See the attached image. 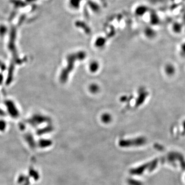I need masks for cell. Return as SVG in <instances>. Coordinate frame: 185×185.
Returning <instances> with one entry per match:
<instances>
[{"instance_id": "cell-1", "label": "cell", "mask_w": 185, "mask_h": 185, "mask_svg": "<svg viewBox=\"0 0 185 185\" xmlns=\"http://www.w3.org/2000/svg\"><path fill=\"white\" fill-rule=\"evenodd\" d=\"M86 53L84 51H78L75 53L69 54L67 56V65L61 71L60 76V80L61 83H64L67 81L69 74L74 69L76 61L83 60L86 58Z\"/></svg>"}, {"instance_id": "cell-2", "label": "cell", "mask_w": 185, "mask_h": 185, "mask_svg": "<svg viewBox=\"0 0 185 185\" xmlns=\"http://www.w3.org/2000/svg\"><path fill=\"white\" fill-rule=\"evenodd\" d=\"M146 142V139L143 137H140L138 138L127 139L120 141L119 145L122 147H130V146H141L145 145Z\"/></svg>"}, {"instance_id": "cell-3", "label": "cell", "mask_w": 185, "mask_h": 185, "mask_svg": "<svg viewBox=\"0 0 185 185\" xmlns=\"http://www.w3.org/2000/svg\"><path fill=\"white\" fill-rule=\"evenodd\" d=\"M148 93L145 90H141L139 93V96L136 100V106L138 107L142 105L148 96Z\"/></svg>"}, {"instance_id": "cell-4", "label": "cell", "mask_w": 185, "mask_h": 185, "mask_svg": "<svg viewBox=\"0 0 185 185\" xmlns=\"http://www.w3.org/2000/svg\"><path fill=\"white\" fill-rule=\"evenodd\" d=\"M148 11V8L145 5H141L136 8L135 12L136 15L138 16H143Z\"/></svg>"}, {"instance_id": "cell-5", "label": "cell", "mask_w": 185, "mask_h": 185, "mask_svg": "<svg viewBox=\"0 0 185 185\" xmlns=\"http://www.w3.org/2000/svg\"><path fill=\"white\" fill-rule=\"evenodd\" d=\"M83 0H69V4L72 9H78Z\"/></svg>"}, {"instance_id": "cell-6", "label": "cell", "mask_w": 185, "mask_h": 185, "mask_svg": "<svg viewBox=\"0 0 185 185\" xmlns=\"http://www.w3.org/2000/svg\"><path fill=\"white\" fill-rule=\"evenodd\" d=\"M10 2L16 8H23L26 6V3L22 0H10Z\"/></svg>"}, {"instance_id": "cell-7", "label": "cell", "mask_w": 185, "mask_h": 185, "mask_svg": "<svg viewBox=\"0 0 185 185\" xmlns=\"http://www.w3.org/2000/svg\"><path fill=\"white\" fill-rule=\"evenodd\" d=\"M52 144L51 141L49 139H41L40 141H39V146L41 148H44L49 147H50Z\"/></svg>"}, {"instance_id": "cell-8", "label": "cell", "mask_w": 185, "mask_h": 185, "mask_svg": "<svg viewBox=\"0 0 185 185\" xmlns=\"http://www.w3.org/2000/svg\"><path fill=\"white\" fill-rule=\"evenodd\" d=\"M99 68V65L97 61H92L89 65V71L91 73H96Z\"/></svg>"}, {"instance_id": "cell-9", "label": "cell", "mask_w": 185, "mask_h": 185, "mask_svg": "<svg viewBox=\"0 0 185 185\" xmlns=\"http://www.w3.org/2000/svg\"><path fill=\"white\" fill-rule=\"evenodd\" d=\"M145 34L148 38H152L156 35V33L154 29L148 27L145 29Z\"/></svg>"}, {"instance_id": "cell-10", "label": "cell", "mask_w": 185, "mask_h": 185, "mask_svg": "<svg viewBox=\"0 0 185 185\" xmlns=\"http://www.w3.org/2000/svg\"><path fill=\"white\" fill-rule=\"evenodd\" d=\"M106 43V40L103 37H99L96 39L95 45L98 47H102L105 46Z\"/></svg>"}, {"instance_id": "cell-11", "label": "cell", "mask_w": 185, "mask_h": 185, "mask_svg": "<svg viewBox=\"0 0 185 185\" xmlns=\"http://www.w3.org/2000/svg\"><path fill=\"white\" fill-rule=\"evenodd\" d=\"M112 116L109 113H105L103 114L101 117V119L103 123H109L112 121Z\"/></svg>"}, {"instance_id": "cell-12", "label": "cell", "mask_w": 185, "mask_h": 185, "mask_svg": "<svg viewBox=\"0 0 185 185\" xmlns=\"http://www.w3.org/2000/svg\"><path fill=\"white\" fill-rule=\"evenodd\" d=\"M89 91L93 94H96L99 91V87L95 83L91 84L89 85Z\"/></svg>"}, {"instance_id": "cell-13", "label": "cell", "mask_w": 185, "mask_h": 185, "mask_svg": "<svg viewBox=\"0 0 185 185\" xmlns=\"http://www.w3.org/2000/svg\"><path fill=\"white\" fill-rule=\"evenodd\" d=\"M8 28L6 25L4 24L0 25V36L4 37L8 32Z\"/></svg>"}, {"instance_id": "cell-14", "label": "cell", "mask_w": 185, "mask_h": 185, "mask_svg": "<svg viewBox=\"0 0 185 185\" xmlns=\"http://www.w3.org/2000/svg\"><path fill=\"white\" fill-rule=\"evenodd\" d=\"M182 24L176 22L173 25L172 29H173V30L176 33H179L182 30Z\"/></svg>"}, {"instance_id": "cell-15", "label": "cell", "mask_w": 185, "mask_h": 185, "mask_svg": "<svg viewBox=\"0 0 185 185\" xmlns=\"http://www.w3.org/2000/svg\"><path fill=\"white\" fill-rule=\"evenodd\" d=\"M29 174L31 176V177L34 178L35 179H38V178H39V175L38 173V172L36 171L34 169H31L29 171Z\"/></svg>"}, {"instance_id": "cell-16", "label": "cell", "mask_w": 185, "mask_h": 185, "mask_svg": "<svg viewBox=\"0 0 185 185\" xmlns=\"http://www.w3.org/2000/svg\"><path fill=\"white\" fill-rule=\"evenodd\" d=\"M6 128V123L5 121H0V132H3Z\"/></svg>"}, {"instance_id": "cell-17", "label": "cell", "mask_w": 185, "mask_h": 185, "mask_svg": "<svg viewBox=\"0 0 185 185\" xmlns=\"http://www.w3.org/2000/svg\"><path fill=\"white\" fill-rule=\"evenodd\" d=\"M25 177L24 176H23V175H21L18 178V183L19 184H22V183H24V181H25Z\"/></svg>"}, {"instance_id": "cell-18", "label": "cell", "mask_w": 185, "mask_h": 185, "mask_svg": "<svg viewBox=\"0 0 185 185\" xmlns=\"http://www.w3.org/2000/svg\"><path fill=\"white\" fill-rule=\"evenodd\" d=\"M130 184H132L131 185H143V184L141 182H139L136 181L135 182V181H133L132 179L130 182Z\"/></svg>"}, {"instance_id": "cell-19", "label": "cell", "mask_w": 185, "mask_h": 185, "mask_svg": "<svg viewBox=\"0 0 185 185\" xmlns=\"http://www.w3.org/2000/svg\"><path fill=\"white\" fill-rule=\"evenodd\" d=\"M127 96H123L121 98V101H127Z\"/></svg>"}, {"instance_id": "cell-20", "label": "cell", "mask_w": 185, "mask_h": 185, "mask_svg": "<svg viewBox=\"0 0 185 185\" xmlns=\"http://www.w3.org/2000/svg\"><path fill=\"white\" fill-rule=\"evenodd\" d=\"M182 49L184 51L185 53V43L183 45V46H182Z\"/></svg>"}, {"instance_id": "cell-21", "label": "cell", "mask_w": 185, "mask_h": 185, "mask_svg": "<svg viewBox=\"0 0 185 185\" xmlns=\"http://www.w3.org/2000/svg\"><path fill=\"white\" fill-rule=\"evenodd\" d=\"M26 1H28V2H34V1H37V0H26Z\"/></svg>"}, {"instance_id": "cell-22", "label": "cell", "mask_w": 185, "mask_h": 185, "mask_svg": "<svg viewBox=\"0 0 185 185\" xmlns=\"http://www.w3.org/2000/svg\"><path fill=\"white\" fill-rule=\"evenodd\" d=\"M184 129L185 130V121H184Z\"/></svg>"}, {"instance_id": "cell-23", "label": "cell", "mask_w": 185, "mask_h": 185, "mask_svg": "<svg viewBox=\"0 0 185 185\" xmlns=\"http://www.w3.org/2000/svg\"><path fill=\"white\" fill-rule=\"evenodd\" d=\"M172 1H174V0H172Z\"/></svg>"}, {"instance_id": "cell-24", "label": "cell", "mask_w": 185, "mask_h": 185, "mask_svg": "<svg viewBox=\"0 0 185 185\" xmlns=\"http://www.w3.org/2000/svg\"></svg>"}]
</instances>
